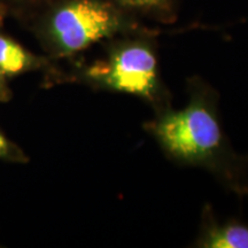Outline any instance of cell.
Wrapping results in <instances>:
<instances>
[{
  "instance_id": "obj_6",
  "label": "cell",
  "mask_w": 248,
  "mask_h": 248,
  "mask_svg": "<svg viewBox=\"0 0 248 248\" xmlns=\"http://www.w3.org/2000/svg\"><path fill=\"white\" fill-rule=\"evenodd\" d=\"M28 64V55L11 39L0 36V70L7 74L22 71Z\"/></svg>"
},
{
  "instance_id": "obj_1",
  "label": "cell",
  "mask_w": 248,
  "mask_h": 248,
  "mask_svg": "<svg viewBox=\"0 0 248 248\" xmlns=\"http://www.w3.org/2000/svg\"><path fill=\"white\" fill-rule=\"evenodd\" d=\"M186 93L184 107L153 113L142 129L171 162L202 169L226 190L248 194L247 161L226 137L216 89L195 75L186 78Z\"/></svg>"
},
{
  "instance_id": "obj_5",
  "label": "cell",
  "mask_w": 248,
  "mask_h": 248,
  "mask_svg": "<svg viewBox=\"0 0 248 248\" xmlns=\"http://www.w3.org/2000/svg\"><path fill=\"white\" fill-rule=\"evenodd\" d=\"M114 5L141 21L171 24L178 17V0H109Z\"/></svg>"
},
{
  "instance_id": "obj_4",
  "label": "cell",
  "mask_w": 248,
  "mask_h": 248,
  "mask_svg": "<svg viewBox=\"0 0 248 248\" xmlns=\"http://www.w3.org/2000/svg\"><path fill=\"white\" fill-rule=\"evenodd\" d=\"M194 246L199 248H248V226L229 219L219 222L209 203L202 207Z\"/></svg>"
},
{
  "instance_id": "obj_7",
  "label": "cell",
  "mask_w": 248,
  "mask_h": 248,
  "mask_svg": "<svg viewBox=\"0 0 248 248\" xmlns=\"http://www.w3.org/2000/svg\"><path fill=\"white\" fill-rule=\"evenodd\" d=\"M6 148H7V144H6L5 138L0 135V155H2L5 153Z\"/></svg>"
},
{
  "instance_id": "obj_2",
  "label": "cell",
  "mask_w": 248,
  "mask_h": 248,
  "mask_svg": "<svg viewBox=\"0 0 248 248\" xmlns=\"http://www.w3.org/2000/svg\"><path fill=\"white\" fill-rule=\"evenodd\" d=\"M160 30L107 39L106 55L85 69L86 79L106 91L128 94L153 113L172 106V94L160 68Z\"/></svg>"
},
{
  "instance_id": "obj_3",
  "label": "cell",
  "mask_w": 248,
  "mask_h": 248,
  "mask_svg": "<svg viewBox=\"0 0 248 248\" xmlns=\"http://www.w3.org/2000/svg\"><path fill=\"white\" fill-rule=\"evenodd\" d=\"M155 28L132 16L109 0H64L52 9L45 32L52 47L70 55L116 36L148 32Z\"/></svg>"
}]
</instances>
